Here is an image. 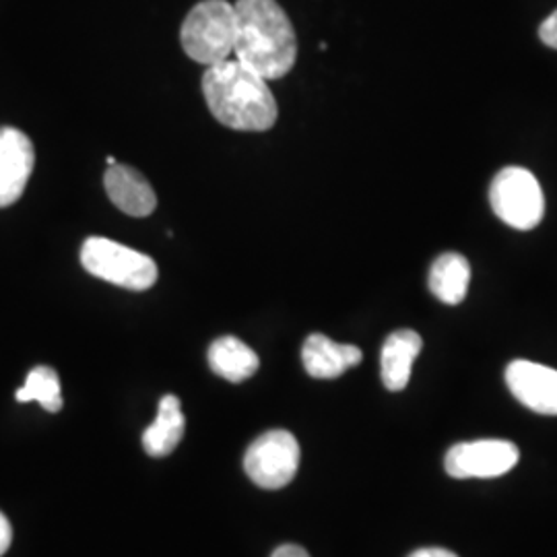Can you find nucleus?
<instances>
[{"mask_svg":"<svg viewBox=\"0 0 557 557\" xmlns=\"http://www.w3.org/2000/svg\"><path fill=\"white\" fill-rule=\"evenodd\" d=\"M202 96L218 122L234 131L262 133L277 122V100L269 81L238 59H227L207 69Z\"/></svg>","mask_w":557,"mask_h":557,"instance_id":"f257e3e1","label":"nucleus"},{"mask_svg":"<svg viewBox=\"0 0 557 557\" xmlns=\"http://www.w3.org/2000/svg\"><path fill=\"white\" fill-rule=\"evenodd\" d=\"M234 54L262 79L285 77L298 59V38L277 0H238Z\"/></svg>","mask_w":557,"mask_h":557,"instance_id":"f03ea898","label":"nucleus"},{"mask_svg":"<svg viewBox=\"0 0 557 557\" xmlns=\"http://www.w3.org/2000/svg\"><path fill=\"white\" fill-rule=\"evenodd\" d=\"M180 41L184 52L207 69L234 54L236 9L227 0H202L182 23Z\"/></svg>","mask_w":557,"mask_h":557,"instance_id":"7ed1b4c3","label":"nucleus"},{"mask_svg":"<svg viewBox=\"0 0 557 557\" xmlns=\"http://www.w3.org/2000/svg\"><path fill=\"white\" fill-rule=\"evenodd\" d=\"M81 264L94 277L108 281L131 292H145L160 277L158 264L151 257L133 250L114 239H85L81 248Z\"/></svg>","mask_w":557,"mask_h":557,"instance_id":"20e7f679","label":"nucleus"},{"mask_svg":"<svg viewBox=\"0 0 557 557\" xmlns=\"http://www.w3.org/2000/svg\"><path fill=\"white\" fill-rule=\"evenodd\" d=\"M490 202L494 213L515 230H533L545 215V195L539 180L524 168H504L492 182Z\"/></svg>","mask_w":557,"mask_h":557,"instance_id":"39448f33","label":"nucleus"},{"mask_svg":"<svg viewBox=\"0 0 557 557\" xmlns=\"http://www.w3.org/2000/svg\"><path fill=\"white\" fill-rule=\"evenodd\" d=\"M299 467V444L285 430H271L250 444L244 469L262 490H281L289 485Z\"/></svg>","mask_w":557,"mask_h":557,"instance_id":"423d86ee","label":"nucleus"},{"mask_svg":"<svg viewBox=\"0 0 557 557\" xmlns=\"http://www.w3.org/2000/svg\"><path fill=\"white\" fill-rule=\"evenodd\" d=\"M518 458L517 446L508 440H478L453 446L444 467L455 479H494L512 471Z\"/></svg>","mask_w":557,"mask_h":557,"instance_id":"0eeeda50","label":"nucleus"},{"mask_svg":"<svg viewBox=\"0 0 557 557\" xmlns=\"http://www.w3.org/2000/svg\"><path fill=\"white\" fill-rule=\"evenodd\" d=\"M36 165L34 143L20 128H0V209L17 202Z\"/></svg>","mask_w":557,"mask_h":557,"instance_id":"6e6552de","label":"nucleus"},{"mask_svg":"<svg viewBox=\"0 0 557 557\" xmlns=\"http://www.w3.org/2000/svg\"><path fill=\"white\" fill-rule=\"evenodd\" d=\"M506 384L518 403L541 416H557V370L517 359L506 370Z\"/></svg>","mask_w":557,"mask_h":557,"instance_id":"1a4fd4ad","label":"nucleus"},{"mask_svg":"<svg viewBox=\"0 0 557 557\" xmlns=\"http://www.w3.org/2000/svg\"><path fill=\"white\" fill-rule=\"evenodd\" d=\"M103 186L110 200L131 218H149L158 207V195L153 186L139 170L131 165H110L103 176Z\"/></svg>","mask_w":557,"mask_h":557,"instance_id":"9d476101","label":"nucleus"},{"mask_svg":"<svg viewBox=\"0 0 557 557\" xmlns=\"http://www.w3.org/2000/svg\"><path fill=\"white\" fill-rule=\"evenodd\" d=\"M363 354L356 345L335 343L324 335H310L301 347V361L312 379L333 380L361 363Z\"/></svg>","mask_w":557,"mask_h":557,"instance_id":"9b49d317","label":"nucleus"},{"mask_svg":"<svg viewBox=\"0 0 557 557\" xmlns=\"http://www.w3.org/2000/svg\"><path fill=\"white\" fill-rule=\"evenodd\" d=\"M421 347H423V341L416 331H409V329L395 331L384 341L380 368H382V382L391 393H398L409 384L411 370L421 354Z\"/></svg>","mask_w":557,"mask_h":557,"instance_id":"f8f14e48","label":"nucleus"},{"mask_svg":"<svg viewBox=\"0 0 557 557\" xmlns=\"http://www.w3.org/2000/svg\"><path fill=\"white\" fill-rule=\"evenodd\" d=\"M186 419L182 413L180 398L165 395L161 398L160 411L156 421L143 434V446L149 457H168L178 448L180 440L184 436Z\"/></svg>","mask_w":557,"mask_h":557,"instance_id":"ddd939ff","label":"nucleus"},{"mask_svg":"<svg viewBox=\"0 0 557 557\" xmlns=\"http://www.w3.org/2000/svg\"><path fill=\"white\" fill-rule=\"evenodd\" d=\"M211 370L227 382H244L259 372L260 359L244 341L221 337L209 347Z\"/></svg>","mask_w":557,"mask_h":557,"instance_id":"4468645a","label":"nucleus"},{"mask_svg":"<svg viewBox=\"0 0 557 557\" xmlns=\"http://www.w3.org/2000/svg\"><path fill=\"white\" fill-rule=\"evenodd\" d=\"M469 283H471V264L462 255L448 252L434 260L430 269V289L440 301L448 306H457L467 298Z\"/></svg>","mask_w":557,"mask_h":557,"instance_id":"2eb2a0df","label":"nucleus"},{"mask_svg":"<svg viewBox=\"0 0 557 557\" xmlns=\"http://www.w3.org/2000/svg\"><path fill=\"white\" fill-rule=\"evenodd\" d=\"M15 398L20 403L36 400V403H40L48 413H59L60 409H62L59 374L52 368H48V366L34 368L27 374V380L17 391Z\"/></svg>","mask_w":557,"mask_h":557,"instance_id":"dca6fc26","label":"nucleus"},{"mask_svg":"<svg viewBox=\"0 0 557 557\" xmlns=\"http://www.w3.org/2000/svg\"><path fill=\"white\" fill-rule=\"evenodd\" d=\"M539 38H541V41H543L545 46L556 48L557 50V11H554L547 20L541 23V27H539Z\"/></svg>","mask_w":557,"mask_h":557,"instance_id":"f3484780","label":"nucleus"},{"mask_svg":"<svg viewBox=\"0 0 557 557\" xmlns=\"http://www.w3.org/2000/svg\"><path fill=\"white\" fill-rule=\"evenodd\" d=\"M11 541H13V529H11V522L9 518L4 517L0 512V557L4 556L11 547Z\"/></svg>","mask_w":557,"mask_h":557,"instance_id":"a211bd4d","label":"nucleus"},{"mask_svg":"<svg viewBox=\"0 0 557 557\" xmlns=\"http://www.w3.org/2000/svg\"><path fill=\"white\" fill-rule=\"evenodd\" d=\"M271 557H310V554L299 545H281Z\"/></svg>","mask_w":557,"mask_h":557,"instance_id":"6ab92c4d","label":"nucleus"},{"mask_svg":"<svg viewBox=\"0 0 557 557\" xmlns=\"http://www.w3.org/2000/svg\"><path fill=\"white\" fill-rule=\"evenodd\" d=\"M409 557H458L453 552H446V549H419L416 554H411Z\"/></svg>","mask_w":557,"mask_h":557,"instance_id":"aec40b11","label":"nucleus"},{"mask_svg":"<svg viewBox=\"0 0 557 557\" xmlns=\"http://www.w3.org/2000/svg\"><path fill=\"white\" fill-rule=\"evenodd\" d=\"M106 163H108V168H110V165H116L119 161L114 160V158H106Z\"/></svg>","mask_w":557,"mask_h":557,"instance_id":"412c9836","label":"nucleus"}]
</instances>
